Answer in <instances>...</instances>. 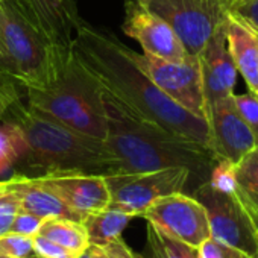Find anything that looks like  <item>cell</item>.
<instances>
[{"mask_svg":"<svg viewBox=\"0 0 258 258\" xmlns=\"http://www.w3.org/2000/svg\"><path fill=\"white\" fill-rule=\"evenodd\" d=\"M73 53L99 85L136 114L155 121L175 136L211 149L208 120L166 96L134 62L129 47L114 34L79 22ZM213 151V149H211Z\"/></svg>","mask_w":258,"mask_h":258,"instance_id":"6da1fadb","label":"cell"},{"mask_svg":"<svg viewBox=\"0 0 258 258\" xmlns=\"http://www.w3.org/2000/svg\"><path fill=\"white\" fill-rule=\"evenodd\" d=\"M103 102L108 123L105 143L114 160L111 175L185 167L190 170L191 179H198V185L208 181L210 172L219 160L211 149L143 118L106 91H103Z\"/></svg>","mask_w":258,"mask_h":258,"instance_id":"7a4b0ae2","label":"cell"},{"mask_svg":"<svg viewBox=\"0 0 258 258\" xmlns=\"http://www.w3.org/2000/svg\"><path fill=\"white\" fill-rule=\"evenodd\" d=\"M4 120L16 123L25 137V152L17 166L41 175L82 172L106 176L112 172L114 160L105 140L78 133L22 100Z\"/></svg>","mask_w":258,"mask_h":258,"instance_id":"3957f363","label":"cell"},{"mask_svg":"<svg viewBox=\"0 0 258 258\" xmlns=\"http://www.w3.org/2000/svg\"><path fill=\"white\" fill-rule=\"evenodd\" d=\"M25 93L28 105L38 112L78 133L100 140L106 139L108 123L103 88L75 53L52 84Z\"/></svg>","mask_w":258,"mask_h":258,"instance_id":"277c9868","label":"cell"},{"mask_svg":"<svg viewBox=\"0 0 258 258\" xmlns=\"http://www.w3.org/2000/svg\"><path fill=\"white\" fill-rule=\"evenodd\" d=\"M0 37L10 76L25 91L52 84L73 55L53 46L17 0H0Z\"/></svg>","mask_w":258,"mask_h":258,"instance_id":"5b68a950","label":"cell"},{"mask_svg":"<svg viewBox=\"0 0 258 258\" xmlns=\"http://www.w3.org/2000/svg\"><path fill=\"white\" fill-rule=\"evenodd\" d=\"M146 8L172 26L187 53L193 56L202 52L229 14L225 0H152Z\"/></svg>","mask_w":258,"mask_h":258,"instance_id":"8992f818","label":"cell"},{"mask_svg":"<svg viewBox=\"0 0 258 258\" xmlns=\"http://www.w3.org/2000/svg\"><path fill=\"white\" fill-rule=\"evenodd\" d=\"M193 196L207 211L210 238L258 258V235L237 193H220L208 182H202L195 188Z\"/></svg>","mask_w":258,"mask_h":258,"instance_id":"52a82bcc","label":"cell"},{"mask_svg":"<svg viewBox=\"0 0 258 258\" xmlns=\"http://www.w3.org/2000/svg\"><path fill=\"white\" fill-rule=\"evenodd\" d=\"M111 191L109 208L142 216L157 199L182 191L191 181V173L185 167H169L143 173L108 175L105 176Z\"/></svg>","mask_w":258,"mask_h":258,"instance_id":"ba28073f","label":"cell"},{"mask_svg":"<svg viewBox=\"0 0 258 258\" xmlns=\"http://www.w3.org/2000/svg\"><path fill=\"white\" fill-rule=\"evenodd\" d=\"M140 70L172 100L193 114L207 118L199 58L188 55L182 61H166L129 49Z\"/></svg>","mask_w":258,"mask_h":258,"instance_id":"9c48e42d","label":"cell"},{"mask_svg":"<svg viewBox=\"0 0 258 258\" xmlns=\"http://www.w3.org/2000/svg\"><path fill=\"white\" fill-rule=\"evenodd\" d=\"M160 232L199 247L210 238L208 216L204 205L182 191L152 202L140 216Z\"/></svg>","mask_w":258,"mask_h":258,"instance_id":"30bf717a","label":"cell"},{"mask_svg":"<svg viewBox=\"0 0 258 258\" xmlns=\"http://www.w3.org/2000/svg\"><path fill=\"white\" fill-rule=\"evenodd\" d=\"M121 29L142 46L146 55L166 61H182L188 56L172 26L142 5L140 0H124Z\"/></svg>","mask_w":258,"mask_h":258,"instance_id":"8fae6325","label":"cell"},{"mask_svg":"<svg viewBox=\"0 0 258 258\" xmlns=\"http://www.w3.org/2000/svg\"><path fill=\"white\" fill-rule=\"evenodd\" d=\"M207 120L211 134V149L217 158L237 164L256 146V140L240 115L232 96L213 102L207 108Z\"/></svg>","mask_w":258,"mask_h":258,"instance_id":"7c38bea8","label":"cell"},{"mask_svg":"<svg viewBox=\"0 0 258 258\" xmlns=\"http://www.w3.org/2000/svg\"><path fill=\"white\" fill-rule=\"evenodd\" d=\"M75 214L84 216L103 210L111 202V191L105 175L62 172L38 176Z\"/></svg>","mask_w":258,"mask_h":258,"instance_id":"4fadbf2b","label":"cell"},{"mask_svg":"<svg viewBox=\"0 0 258 258\" xmlns=\"http://www.w3.org/2000/svg\"><path fill=\"white\" fill-rule=\"evenodd\" d=\"M198 58L207 108L219 99L232 96L238 73L228 49L226 22L213 34Z\"/></svg>","mask_w":258,"mask_h":258,"instance_id":"5bb4252c","label":"cell"},{"mask_svg":"<svg viewBox=\"0 0 258 258\" xmlns=\"http://www.w3.org/2000/svg\"><path fill=\"white\" fill-rule=\"evenodd\" d=\"M29 20L59 50L70 53L76 26L82 20L75 2L64 0H17Z\"/></svg>","mask_w":258,"mask_h":258,"instance_id":"9a60e30c","label":"cell"},{"mask_svg":"<svg viewBox=\"0 0 258 258\" xmlns=\"http://www.w3.org/2000/svg\"><path fill=\"white\" fill-rule=\"evenodd\" d=\"M8 190L13 191L20 204V210L40 216L43 219L62 217L79 220L81 217L75 214L38 176L14 175L7 179Z\"/></svg>","mask_w":258,"mask_h":258,"instance_id":"2e32d148","label":"cell"},{"mask_svg":"<svg viewBox=\"0 0 258 258\" xmlns=\"http://www.w3.org/2000/svg\"><path fill=\"white\" fill-rule=\"evenodd\" d=\"M226 41L231 58L247 85L258 93V35L234 14L226 17Z\"/></svg>","mask_w":258,"mask_h":258,"instance_id":"e0dca14e","label":"cell"},{"mask_svg":"<svg viewBox=\"0 0 258 258\" xmlns=\"http://www.w3.org/2000/svg\"><path fill=\"white\" fill-rule=\"evenodd\" d=\"M131 220V214L106 207L84 216L81 223L87 231L90 244H105L120 238L121 232Z\"/></svg>","mask_w":258,"mask_h":258,"instance_id":"ac0fdd59","label":"cell"},{"mask_svg":"<svg viewBox=\"0 0 258 258\" xmlns=\"http://www.w3.org/2000/svg\"><path fill=\"white\" fill-rule=\"evenodd\" d=\"M38 234L76 253L85 252L87 247L90 246L87 231L79 220L50 217L43 222Z\"/></svg>","mask_w":258,"mask_h":258,"instance_id":"d6986e66","label":"cell"},{"mask_svg":"<svg viewBox=\"0 0 258 258\" xmlns=\"http://www.w3.org/2000/svg\"><path fill=\"white\" fill-rule=\"evenodd\" d=\"M23 152L25 137L20 127L10 120H0V175L14 169Z\"/></svg>","mask_w":258,"mask_h":258,"instance_id":"ffe728a7","label":"cell"},{"mask_svg":"<svg viewBox=\"0 0 258 258\" xmlns=\"http://www.w3.org/2000/svg\"><path fill=\"white\" fill-rule=\"evenodd\" d=\"M207 182L220 193H228V195L235 193L238 188L237 176H235V164L231 163L229 160L219 158L214 163Z\"/></svg>","mask_w":258,"mask_h":258,"instance_id":"44dd1931","label":"cell"},{"mask_svg":"<svg viewBox=\"0 0 258 258\" xmlns=\"http://www.w3.org/2000/svg\"><path fill=\"white\" fill-rule=\"evenodd\" d=\"M235 176L240 188L258 195V145L235 164Z\"/></svg>","mask_w":258,"mask_h":258,"instance_id":"7402d4cb","label":"cell"},{"mask_svg":"<svg viewBox=\"0 0 258 258\" xmlns=\"http://www.w3.org/2000/svg\"><path fill=\"white\" fill-rule=\"evenodd\" d=\"M32 253L34 237L11 231L0 235V255H5L10 258H26Z\"/></svg>","mask_w":258,"mask_h":258,"instance_id":"603a6c76","label":"cell"},{"mask_svg":"<svg viewBox=\"0 0 258 258\" xmlns=\"http://www.w3.org/2000/svg\"><path fill=\"white\" fill-rule=\"evenodd\" d=\"M232 100L258 145V93L247 90L241 94H232Z\"/></svg>","mask_w":258,"mask_h":258,"instance_id":"cb8c5ba5","label":"cell"},{"mask_svg":"<svg viewBox=\"0 0 258 258\" xmlns=\"http://www.w3.org/2000/svg\"><path fill=\"white\" fill-rule=\"evenodd\" d=\"M20 85L7 73L0 70V118H5L8 111L22 100Z\"/></svg>","mask_w":258,"mask_h":258,"instance_id":"d4e9b609","label":"cell"},{"mask_svg":"<svg viewBox=\"0 0 258 258\" xmlns=\"http://www.w3.org/2000/svg\"><path fill=\"white\" fill-rule=\"evenodd\" d=\"M87 252L91 258H139L121 238L112 240L105 244H90Z\"/></svg>","mask_w":258,"mask_h":258,"instance_id":"484cf974","label":"cell"},{"mask_svg":"<svg viewBox=\"0 0 258 258\" xmlns=\"http://www.w3.org/2000/svg\"><path fill=\"white\" fill-rule=\"evenodd\" d=\"M198 258H252V256L240 249L208 238L198 247Z\"/></svg>","mask_w":258,"mask_h":258,"instance_id":"4316f807","label":"cell"},{"mask_svg":"<svg viewBox=\"0 0 258 258\" xmlns=\"http://www.w3.org/2000/svg\"><path fill=\"white\" fill-rule=\"evenodd\" d=\"M34 253L40 258H78L81 255L40 234L34 237Z\"/></svg>","mask_w":258,"mask_h":258,"instance_id":"83f0119b","label":"cell"},{"mask_svg":"<svg viewBox=\"0 0 258 258\" xmlns=\"http://www.w3.org/2000/svg\"><path fill=\"white\" fill-rule=\"evenodd\" d=\"M20 210V204L17 196L7 188L5 193L0 195V235L10 231L11 223L16 214Z\"/></svg>","mask_w":258,"mask_h":258,"instance_id":"f1b7e54d","label":"cell"},{"mask_svg":"<svg viewBox=\"0 0 258 258\" xmlns=\"http://www.w3.org/2000/svg\"><path fill=\"white\" fill-rule=\"evenodd\" d=\"M46 219L35 216L32 213L19 210V213L16 214L10 231L11 232H17V234H23V235H29V237H35L43 225Z\"/></svg>","mask_w":258,"mask_h":258,"instance_id":"f546056e","label":"cell"},{"mask_svg":"<svg viewBox=\"0 0 258 258\" xmlns=\"http://www.w3.org/2000/svg\"><path fill=\"white\" fill-rule=\"evenodd\" d=\"M160 237L163 240V244L166 247L169 258H198V247L188 243H184L178 238H173L170 235H166L163 232H160Z\"/></svg>","mask_w":258,"mask_h":258,"instance_id":"4dcf8cb0","label":"cell"},{"mask_svg":"<svg viewBox=\"0 0 258 258\" xmlns=\"http://www.w3.org/2000/svg\"><path fill=\"white\" fill-rule=\"evenodd\" d=\"M237 19L244 22L252 31L258 34V0H247V2L229 10Z\"/></svg>","mask_w":258,"mask_h":258,"instance_id":"1f68e13d","label":"cell"},{"mask_svg":"<svg viewBox=\"0 0 258 258\" xmlns=\"http://www.w3.org/2000/svg\"><path fill=\"white\" fill-rule=\"evenodd\" d=\"M146 237H148V247H146L148 253H142L139 255V258H169L163 240L160 237V232L151 223H148Z\"/></svg>","mask_w":258,"mask_h":258,"instance_id":"d6a6232c","label":"cell"},{"mask_svg":"<svg viewBox=\"0 0 258 258\" xmlns=\"http://www.w3.org/2000/svg\"><path fill=\"white\" fill-rule=\"evenodd\" d=\"M237 196L240 198V201L244 204V205H247V207H250V208H253V210H258V195L256 193H250V191H246V190H243V188H237Z\"/></svg>","mask_w":258,"mask_h":258,"instance_id":"836d02e7","label":"cell"},{"mask_svg":"<svg viewBox=\"0 0 258 258\" xmlns=\"http://www.w3.org/2000/svg\"><path fill=\"white\" fill-rule=\"evenodd\" d=\"M0 70L10 76L8 61H7V55H5V50H4V44H2V37H0Z\"/></svg>","mask_w":258,"mask_h":258,"instance_id":"e575fe53","label":"cell"},{"mask_svg":"<svg viewBox=\"0 0 258 258\" xmlns=\"http://www.w3.org/2000/svg\"><path fill=\"white\" fill-rule=\"evenodd\" d=\"M244 207L247 208V213H249V216H250L252 225H253V228H255V231H256V235H258V210H253V208H250V207H247V205H244Z\"/></svg>","mask_w":258,"mask_h":258,"instance_id":"d590c367","label":"cell"},{"mask_svg":"<svg viewBox=\"0 0 258 258\" xmlns=\"http://www.w3.org/2000/svg\"><path fill=\"white\" fill-rule=\"evenodd\" d=\"M244 2H247V0H229V10L234 8V7H238V5H241Z\"/></svg>","mask_w":258,"mask_h":258,"instance_id":"8d00e7d4","label":"cell"},{"mask_svg":"<svg viewBox=\"0 0 258 258\" xmlns=\"http://www.w3.org/2000/svg\"><path fill=\"white\" fill-rule=\"evenodd\" d=\"M7 188H8V184H7V181H0V195L5 193V191H7Z\"/></svg>","mask_w":258,"mask_h":258,"instance_id":"74e56055","label":"cell"},{"mask_svg":"<svg viewBox=\"0 0 258 258\" xmlns=\"http://www.w3.org/2000/svg\"><path fill=\"white\" fill-rule=\"evenodd\" d=\"M78 258H91V256H90V253H88V252L85 250V252H82V253H81V255H79Z\"/></svg>","mask_w":258,"mask_h":258,"instance_id":"f35d334b","label":"cell"},{"mask_svg":"<svg viewBox=\"0 0 258 258\" xmlns=\"http://www.w3.org/2000/svg\"><path fill=\"white\" fill-rule=\"evenodd\" d=\"M151 2H152V0H140V4H142V5H145V7H148Z\"/></svg>","mask_w":258,"mask_h":258,"instance_id":"ab89813d","label":"cell"},{"mask_svg":"<svg viewBox=\"0 0 258 258\" xmlns=\"http://www.w3.org/2000/svg\"><path fill=\"white\" fill-rule=\"evenodd\" d=\"M26 258H40V256H37L35 253H32V255H29V256H26Z\"/></svg>","mask_w":258,"mask_h":258,"instance_id":"60d3db41","label":"cell"},{"mask_svg":"<svg viewBox=\"0 0 258 258\" xmlns=\"http://www.w3.org/2000/svg\"><path fill=\"white\" fill-rule=\"evenodd\" d=\"M0 258H10V256H5V255H0Z\"/></svg>","mask_w":258,"mask_h":258,"instance_id":"b9f144b4","label":"cell"},{"mask_svg":"<svg viewBox=\"0 0 258 258\" xmlns=\"http://www.w3.org/2000/svg\"><path fill=\"white\" fill-rule=\"evenodd\" d=\"M64 2H73V0H64Z\"/></svg>","mask_w":258,"mask_h":258,"instance_id":"7bdbcfd3","label":"cell"},{"mask_svg":"<svg viewBox=\"0 0 258 258\" xmlns=\"http://www.w3.org/2000/svg\"><path fill=\"white\" fill-rule=\"evenodd\" d=\"M225 2H226V4H228V7H229V0H225Z\"/></svg>","mask_w":258,"mask_h":258,"instance_id":"ee69618b","label":"cell"},{"mask_svg":"<svg viewBox=\"0 0 258 258\" xmlns=\"http://www.w3.org/2000/svg\"><path fill=\"white\" fill-rule=\"evenodd\" d=\"M255 34H256V32H255ZM256 35H258V34H256Z\"/></svg>","mask_w":258,"mask_h":258,"instance_id":"f6af8a7d","label":"cell"},{"mask_svg":"<svg viewBox=\"0 0 258 258\" xmlns=\"http://www.w3.org/2000/svg\"><path fill=\"white\" fill-rule=\"evenodd\" d=\"M0 120H2V118H0Z\"/></svg>","mask_w":258,"mask_h":258,"instance_id":"bcb514c9","label":"cell"}]
</instances>
